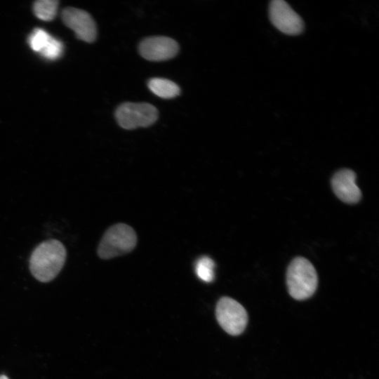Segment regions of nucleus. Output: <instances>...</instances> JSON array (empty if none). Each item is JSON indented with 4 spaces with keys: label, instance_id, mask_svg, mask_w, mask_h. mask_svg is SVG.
Wrapping results in <instances>:
<instances>
[{
    "label": "nucleus",
    "instance_id": "obj_1",
    "mask_svg": "<svg viewBox=\"0 0 379 379\" xmlns=\"http://www.w3.org/2000/svg\"><path fill=\"white\" fill-rule=\"evenodd\" d=\"M67 257L63 244L51 239L38 244L31 253L29 268L38 281L46 283L53 280L62 269Z\"/></svg>",
    "mask_w": 379,
    "mask_h": 379
},
{
    "label": "nucleus",
    "instance_id": "obj_2",
    "mask_svg": "<svg viewBox=\"0 0 379 379\" xmlns=\"http://www.w3.org/2000/svg\"><path fill=\"white\" fill-rule=\"evenodd\" d=\"M286 285L293 298L304 300L310 298L318 285L317 273L312 264L302 257L294 258L287 269Z\"/></svg>",
    "mask_w": 379,
    "mask_h": 379
},
{
    "label": "nucleus",
    "instance_id": "obj_3",
    "mask_svg": "<svg viewBox=\"0 0 379 379\" xmlns=\"http://www.w3.org/2000/svg\"><path fill=\"white\" fill-rule=\"evenodd\" d=\"M137 244L134 230L124 223H117L109 227L102 237L97 253L100 258L109 260L132 251Z\"/></svg>",
    "mask_w": 379,
    "mask_h": 379
},
{
    "label": "nucleus",
    "instance_id": "obj_4",
    "mask_svg": "<svg viewBox=\"0 0 379 379\" xmlns=\"http://www.w3.org/2000/svg\"><path fill=\"white\" fill-rule=\"evenodd\" d=\"M215 317L221 328L231 335L242 333L248 321L246 309L237 300L226 296L218 301Z\"/></svg>",
    "mask_w": 379,
    "mask_h": 379
},
{
    "label": "nucleus",
    "instance_id": "obj_5",
    "mask_svg": "<svg viewBox=\"0 0 379 379\" xmlns=\"http://www.w3.org/2000/svg\"><path fill=\"white\" fill-rule=\"evenodd\" d=\"M158 116L157 109L146 102H124L117 107L115 112L119 125L128 130L147 127L157 121Z\"/></svg>",
    "mask_w": 379,
    "mask_h": 379
},
{
    "label": "nucleus",
    "instance_id": "obj_6",
    "mask_svg": "<svg viewBox=\"0 0 379 379\" xmlns=\"http://www.w3.org/2000/svg\"><path fill=\"white\" fill-rule=\"evenodd\" d=\"M272 24L280 32L288 35H298L304 29V22L284 0H273L269 6Z\"/></svg>",
    "mask_w": 379,
    "mask_h": 379
},
{
    "label": "nucleus",
    "instance_id": "obj_7",
    "mask_svg": "<svg viewBox=\"0 0 379 379\" xmlns=\"http://www.w3.org/2000/svg\"><path fill=\"white\" fill-rule=\"evenodd\" d=\"M61 17L64 24L74 32L79 39L88 43L95 40L97 27L88 13L75 8H67L62 11Z\"/></svg>",
    "mask_w": 379,
    "mask_h": 379
},
{
    "label": "nucleus",
    "instance_id": "obj_8",
    "mask_svg": "<svg viewBox=\"0 0 379 379\" xmlns=\"http://www.w3.org/2000/svg\"><path fill=\"white\" fill-rule=\"evenodd\" d=\"M179 51L178 43L167 36H151L144 39L139 45L142 58L150 61H163L173 58Z\"/></svg>",
    "mask_w": 379,
    "mask_h": 379
},
{
    "label": "nucleus",
    "instance_id": "obj_9",
    "mask_svg": "<svg viewBox=\"0 0 379 379\" xmlns=\"http://www.w3.org/2000/svg\"><path fill=\"white\" fill-rule=\"evenodd\" d=\"M331 186L335 195L343 202L356 204L361 197L360 189L356 184V174L350 169H342L334 174Z\"/></svg>",
    "mask_w": 379,
    "mask_h": 379
},
{
    "label": "nucleus",
    "instance_id": "obj_10",
    "mask_svg": "<svg viewBox=\"0 0 379 379\" xmlns=\"http://www.w3.org/2000/svg\"><path fill=\"white\" fill-rule=\"evenodd\" d=\"M147 86L154 94L164 99L175 98L180 93V88L175 83L164 78H152Z\"/></svg>",
    "mask_w": 379,
    "mask_h": 379
},
{
    "label": "nucleus",
    "instance_id": "obj_11",
    "mask_svg": "<svg viewBox=\"0 0 379 379\" xmlns=\"http://www.w3.org/2000/svg\"><path fill=\"white\" fill-rule=\"evenodd\" d=\"M58 5V1L55 0H38L34 4L33 11L38 18L50 21L56 15Z\"/></svg>",
    "mask_w": 379,
    "mask_h": 379
},
{
    "label": "nucleus",
    "instance_id": "obj_12",
    "mask_svg": "<svg viewBox=\"0 0 379 379\" xmlns=\"http://www.w3.org/2000/svg\"><path fill=\"white\" fill-rule=\"evenodd\" d=\"M215 262L208 256L200 257L195 262V272L203 281L209 283L215 278Z\"/></svg>",
    "mask_w": 379,
    "mask_h": 379
},
{
    "label": "nucleus",
    "instance_id": "obj_13",
    "mask_svg": "<svg viewBox=\"0 0 379 379\" xmlns=\"http://www.w3.org/2000/svg\"><path fill=\"white\" fill-rule=\"evenodd\" d=\"M52 38L44 29L36 28L29 35L28 43L34 51L41 53L48 45Z\"/></svg>",
    "mask_w": 379,
    "mask_h": 379
},
{
    "label": "nucleus",
    "instance_id": "obj_14",
    "mask_svg": "<svg viewBox=\"0 0 379 379\" xmlns=\"http://www.w3.org/2000/svg\"><path fill=\"white\" fill-rule=\"evenodd\" d=\"M63 49L62 42L53 37L48 45L40 54L48 60H56L62 55Z\"/></svg>",
    "mask_w": 379,
    "mask_h": 379
},
{
    "label": "nucleus",
    "instance_id": "obj_15",
    "mask_svg": "<svg viewBox=\"0 0 379 379\" xmlns=\"http://www.w3.org/2000/svg\"><path fill=\"white\" fill-rule=\"evenodd\" d=\"M0 379H8L6 375H0Z\"/></svg>",
    "mask_w": 379,
    "mask_h": 379
}]
</instances>
